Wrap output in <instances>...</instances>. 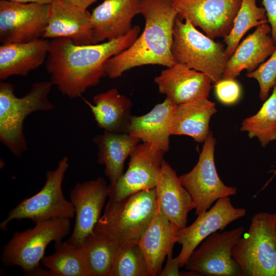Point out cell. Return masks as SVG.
Returning a JSON list of instances; mask_svg holds the SVG:
<instances>
[{
	"label": "cell",
	"instance_id": "6da1fadb",
	"mask_svg": "<svg viewBox=\"0 0 276 276\" xmlns=\"http://www.w3.org/2000/svg\"><path fill=\"white\" fill-rule=\"evenodd\" d=\"M135 26L125 35L103 43L78 45L66 38L49 40L45 67L51 82L70 98L80 97L105 76L104 64L112 56L128 48L139 36Z\"/></svg>",
	"mask_w": 276,
	"mask_h": 276
},
{
	"label": "cell",
	"instance_id": "7a4b0ae2",
	"mask_svg": "<svg viewBox=\"0 0 276 276\" xmlns=\"http://www.w3.org/2000/svg\"><path fill=\"white\" fill-rule=\"evenodd\" d=\"M140 14L145 20L141 35L127 49L104 64L106 76L114 79L132 68L146 65L169 67L176 62L171 52L177 12L173 0H141Z\"/></svg>",
	"mask_w": 276,
	"mask_h": 276
},
{
	"label": "cell",
	"instance_id": "3957f363",
	"mask_svg": "<svg viewBox=\"0 0 276 276\" xmlns=\"http://www.w3.org/2000/svg\"><path fill=\"white\" fill-rule=\"evenodd\" d=\"M53 83L43 81L33 84L23 97L14 94L13 84L0 83V141L11 153L20 156L27 150L24 122L30 114L54 108L48 96Z\"/></svg>",
	"mask_w": 276,
	"mask_h": 276
},
{
	"label": "cell",
	"instance_id": "277c9868",
	"mask_svg": "<svg viewBox=\"0 0 276 276\" xmlns=\"http://www.w3.org/2000/svg\"><path fill=\"white\" fill-rule=\"evenodd\" d=\"M156 211L155 189L144 190L121 199H109L94 232L118 245L139 240Z\"/></svg>",
	"mask_w": 276,
	"mask_h": 276
},
{
	"label": "cell",
	"instance_id": "5b68a950",
	"mask_svg": "<svg viewBox=\"0 0 276 276\" xmlns=\"http://www.w3.org/2000/svg\"><path fill=\"white\" fill-rule=\"evenodd\" d=\"M35 224L32 228L14 233L2 248L1 259L5 266H19L27 275H44L46 270L39 263L45 249L51 242L59 244L70 234V219L57 218Z\"/></svg>",
	"mask_w": 276,
	"mask_h": 276
},
{
	"label": "cell",
	"instance_id": "8992f818",
	"mask_svg": "<svg viewBox=\"0 0 276 276\" xmlns=\"http://www.w3.org/2000/svg\"><path fill=\"white\" fill-rule=\"evenodd\" d=\"M172 56L176 63L201 72L216 83L222 79L229 58L225 47L177 17L173 29Z\"/></svg>",
	"mask_w": 276,
	"mask_h": 276
},
{
	"label": "cell",
	"instance_id": "52a82bcc",
	"mask_svg": "<svg viewBox=\"0 0 276 276\" xmlns=\"http://www.w3.org/2000/svg\"><path fill=\"white\" fill-rule=\"evenodd\" d=\"M242 276H276V232L273 214L254 215L249 229L233 247Z\"/></svg>",
	"mask_w": 276,
	"mask_h": 276
},
{
	"label": "cell",
	"instance_id": "ba28073f",
	"mask_svg": "<svg viewBox=\"0 0 276 276\" xmlns=\"http://www.w3.org/2000/svg\"><path fill=\"white\" fill-rule=\"evenodd\" d=\"M69 159L64 156L54 170L45 174V183L35 195L23 199L10 211L6 219L0 224V229L7 231L8 225L14 220L27 219L35 223L57 218L72 219L75 210L64 197L62 189L65 173L69 167Z\"/></svg>",
	"mask_w": 276,
	"mask_h": 276
},
{
	"label": "cell",
	"instance_id": "9c48e42d",
	"mask_svg": "<svg viewBox=\"0 0 276 276\" xmlns=\"http://www.w3.org/2000/svg\"><path fill=\"white\" fill-rule=\"evenodd\" d=\"M216 144L210 131L197 164L190 172L179 177L193 199L197 215L206 211L219 199L237 194V188L225 185L217 173L214 161Z\"/></svg>",
	"mask_w": 276,
	"mask_h": 276
},
{
	"label": "cell",
	"instance_id": "30bf717a",
	"mask_svg": "<svg viewBox=\"0 0 276 276\" xmlns=\"http://www.w3.org/2000/svg\"><path fill=\"white\" fill-rule=\"evenodd\" d=\"M244 231L243 226H239L222 233H213L191 254L185 269L200 276H242L232 250Z\"/></svg>",
	"mask_w": 276,
	"mask_h": 276
},
{
	"label": "cell",
	"instance_id": "8fae6325",
	"mask_svg": "<svg viewBox=\"0 0 276 276\" xmlns=\"http://www.w3.org/2000/svg\"><path fill=\"white\" fill-rule=\"evenodd\" d=\"M51 5L0 1V42L25 43L42 38Z\"/></svg>",
	"mask_w": 276,
	"mask_h": 276
},
{
	"label": "cell",
	"instance_id": "7c38bea8",
	"mask_svg": "<svg viewBox=\"0 0 276 276\" xmlns=\"http://www.w3.org/2000/svg\"><path fill=\"white\" fill-rule=\"evenodd\" d=\"M242 0H173L177 17L188 19L212 39L231 32Z\"/></svg>",
	"mask_w": 276,
	"mask_h": 276
},
{
	"label": "cell",
	"instance_id": "4fadbf2b",
	"mask_svg": "<svg viewBox=\"0 0 276 276\" xmlns=\"http://www.w3.org/2000/svg\"><path fill=\"white\" fill-rule=\"evenodd\" d=\"M164 152L154 146L139 144L130 156L126 172L109 185V199L120 200L138 192L155 188Z\"/></svg>",
	"mask_w": 276,
	"mask_h": 276
},
{
	"label": "cell",
	"instance_id": "5bb4252c",
	"mask_svg": "<svg viewBox=\"0 0 276 276\" xmlns=\"http://www.w3.org/2000/svg\"><path fill=\"white\" fill-rule=\"evenodd\" d=\"M109 195V185L101 177L77 182L70 193V201L75 213V221L71 236L65 241L80 247L94 233L102 209Z\"/></svg>",
	"mask_w": 276,
	"mask_h": 276
},
{
	"label": "cell",
	"instance_id": "9a60e30c",
	"mask_svg": "<svg viewBox=\"0 0 276 276\" xmlns=\"http://www.w3.org/2000/svg\"><path fill=\"white\" fill-rule=\"evenodd\" d=\"M246 214L245 208L233 206L229 197H222L217 200L212 208L197 215L191 225L179 229L177 243L181 246L178 255L180 267H184L191 254L205 238L214 232L222 231Z\"/></svg>",
	"mask_w": 276,
	"mask_h": 276
},
{
	"label": "cell",
	"instance_id": "2e32d148",
	"mask_svg": "<svg viewBox=\"0 0 276 276\" xmlns=\"http://www.w3.org/2000/svg\"><path fill=\"white\" fill-rule=\"evenodd\" d=\"M154 81L159 92L175 105L208 98L213 82L206 75L177 63L163 70Z\"/></svg>",
	"mask_w": 276,
	"mask_h": 276
},
{
	"label": "cell",
	"instance_id": "e0dca14e",
	"mask_svg": "<svg viewBox=\"0 0 276 276\" xmlns=\"http://www.w3.org/2000/svg\"><path fill=\"white\" fill-rule=\"evenodd\" d=\"M45 39L66 38L75 44H93L91 13L82 10L69 0H57L51 5Z\"/></svg>",
	"mask_w": 276,
	"mask_h": 276
},
{
	"label": "cell",
	"instance_id": "ac0fdd59",
	"mask_svg": "<svg viewBox=\"0 0 276 276\" xmlns=\"http://www.w3.org/2000/svg\"><path fill=\"white\" fill-rule=\"evenodd\" d=\"M155 189L157 209L179 229L186 227L188 214L195 209V204L174 170L164 159Z\"/></svg>",
	"mask_w": 276,
	"mask_h": 276
},
{
	"label": "cell",
	"instance_id": "d6986e66",
	"mask_svg": "<svg viewBox=\"0 0 276 276\" xmlns=\"http://www.w3.org/2000/svg\"><path fill=\"white\" fill-rule=\"evenodd\" d=\"M141 0H105L91 13L93 44L125 35L132 29L133 17L140 14Z\"/></svg>",
	"mask_w": 276,
	"mask_h": 276
},
{
	"label": "cell",
	"instance_id": "ffe728a7",
	"mask_svg": "<svg viewBox=\"0 0 276 276\" xmlns=\"http://www.w3.org/2000/svg\"><path fill=\"white\" fill-rule=\"evenodd\" d=\"M271 28L267 23L257 27L237 47L229 58L222 79H234L244 70H255L276 49V44L269 35Z\"/></svg>",
	"mask_w": 276,
	"mask_h": 276
},
{
	"label": "cell",
	"instance_id": "44dd1931",
	"mask_svg": "<svg viewBox=\"0 0 276 276\" xmlns=\"http://www.w3.org/2000/svg\"><path fill=\"white\" fill-rule=\"evenodd\" d=\"M176 105L166 98L147 113L132 116L128 133L166 153L170 147L171 122Z\"/></svg>",
	"mask_w": 276,
	"mask_h": 276
},
{
	"label": "cell",
	"instance_id": "7402d4cb",
	"mask_svg": "<svg viewBox=\"0 0 276 276\" xmlns=\"http://www.w3.org/2000/svg\"><path fill=\"white\" fill-rule=\"evenodd\" d=\"M178 230L156 208L154 217L139 240L151 276L159 275L165 259L177 242Z\"/></svg>",
	"mask_w": 276,
	"mask_h": 276
},
{
	"label": "cell",
	"instance_id": "603a6c76",
	"mask_svg": "<svg viewBox=\"0 0 276 276\" xmlns=\"http://www.w3.org/2000/svg\"><path fill=\"white\" fill-rule=\"evenodd\" d=\"M49 50V40L43 38L25 43L2 44L0 79L27 75L45 61Z\"/></svg>",
	"mask_w": 276,
	"mask_h": 276
},
{
	"label": "cell",
	"instance_id": "cb8c5ba5",
	"mask_svg": "<svg viewBox=\"0 0 276 276\" xmlns=\"http://www.w3.org/2000/svg\"><path fill=\"white\" fill-rule=\"evenodd\" d=\"M89 107L98 126L104 131L128 133L132 103L116 88L99 94L93 98L94 104L84 100Z\"/></svg>",
	"mask_w": 276,
	"mask_h": 276
},
{
	"label": "cell",
	"instance_id": "d4e9b609",
	"mask_svg": "<svg viewBox=\"0 0 276 276\" xmlns=\"http://www.w3.org/2000/svg\"><path fill=\"white\" fill-rule=\"evenodd\" d=\"M216 112L215 103L208 98L177 105L172 116L171 134L187 135L196 142H204L210 132V119Z\"/></svg>",
	"mask_w": 276,
	"mask_h": 276
},
{
	"label": "cell",
	"instance_id": "484cf974",
	"mask_svg": "<svg viewBox=\"0 0 276 276\" xmlns=\"http://www.w3.org/2000/svg\"><path fill=\"white\" fill-rule=\"evenodd\" d=\"M93 141L98 146V162L105 166V174L110 183L123 175L124 165L141 141L128 133L104 131L95 136Z\"/></svg>",
	"mask_w": 276,
	"mask_h": 276
},
{
	"label": "cell",
	"instance_id": "4316f807",
	"mask_svg": "<svg viewBox=\"0 0 276 276\" xmlns=\"http://www.w3.org/2000/svg\"><path fill=\"white\" fill-rule=\"evenodd\" d=\"M55 248V252L41 261L52 275L90 276L81 247L65 241Z\"/></svg>",
	"mask_w": 276,
	"mask_h": 276
},
{
	"label": "cell",
	"instance_id": "83f0119b",
	"mask_svg": "<svg viewBox=\"0 0 276 276\" xmlns=\"http://www.w3.org/2000/svg\"><path fill=\"white\" fill-rule=\"evenodd\" d=\"M119 245L94 232L81 247L90 276H108Z\"/></svg>",
	"mask_w": 276,
	"mask_h": 276
},
{
	"label": "cell",
	"instance_id": "f1b7e54d",
	"mask_svg": "<svg viewBox=\"0 0 276 276\" xmlns=\"http://www.w3.org/2000/svg\"><path fill=\"white\" fill-rule=\"evenodd\" d=\"M240 130L250 139L257 137L262 147L276 140V82L258 112L243 120Z\"/></svg>",
	"mask_w": 276,
	"mask_h": 276
},
{
	"label": "cell",
	"instance_id": "f546056e",
	"mask_svg": "<svg viewBox=\"0 0 276 276\" xmlns=\"http://www.w3.org/2000/svg\"><path fill=\"white\" fill-rule=\"evenodd\" d=\"M267 22L265 9L258 7L256 0H242L233 27L229 33L223 38L226 56L231 57L249 30Z\"/></svg>",
	"mask_w": 276,
	"mask_h": 276
},
{
	"label": "cell",
	"instance_id": "4dcf8cb0",
	"mask_svg": "<svg viewBox=\"0 0 276 276\" xmlns=\"http://www.w3.org/2000/svg\"><path fill=\"white\" fill-rule=\"evenodd\" d=\"M108 276H151L139 240L119 245Z\"/></svg>",
	"mask_w": 276,
	"mask_h": 276
},
{
	"label": "cell",
	"instance_id": "1f68e13d",
	"mask_svg": "<svg viewBox=\"0 0 276 276\" xmlns=\"http://www.w3.org/2000/svg\"><path fill=\"white\" fill-rule=\"evenodd\" d=\"M247 76L258 81L260 87L259 97L261 100L265 101L276 82V49L267 61L254 71L248 72Z\"/></svg>",
	"mask_w": 276,
	"mask_h": 276
},
{
	"label": "cell",
	"instance_id": "d6a6232c",
	"mask_svg": "<svg viewBox=\"0 0 276 276\" xmlns=\"http://www.w3.org/2000/svg\"><path fill=\"white\" fill-rule=\"evenodd\" d=\"M215 92L218 100L223 104L236 103L241 95V88L234 79H222L215 83Z\"/></svg>",
	"mask_w": 276,
	"mask_h": 276
},
{
	"label": "cell",
	"instance_id": "836d02e7",
	"mask_svg": "<svg viewBox=\"0 0 276 276\" xmlns=\"http://www.w3.org/2000/svg\"><path fill=\"white\" fill-rule=\"evenodd\" d=\"M262 3L271 28V36L276 44V0H262Z\"/></svg>",
	"mask_w": 276,
	"mask_h": 276
},
{
	"label": "cell",
	"instance_id": "e575fe53",
	"mask_svg": "<svg viewBox=\"0 0 276 276\" xmlns=\"http://www.w3.org/2000/svg\"><path fill=\"white\" fill-rule=\"evenodd\" d=\"M180 259L177 256L173 258L172 252L169 253L167 256L166 264L162 269L159 276H180Z\"/></svg>",
	"mask_w": 276,
	"mask_h": 276
},
{
	"label": "cell",
	"instance_id": "d590c367",
	"mask_svg": "<svg viewBox=\"0 0 276 276\" xmlns=\"http://www.w3.org/2000/svg\"><path fill=\"white\" fill-rule=\"evenodd\" d=\"M72 4L82 10L87 9L97 0H69Z\"/></svg>",
	"mask_w": 276,
	"mask_h": 276
},
{
	"label": "cell",
	"instance_id": "8d00e7d4",
	"mask_svg": "<svg viewBox=\"0 0 276 276\" xmlns=\"http://www.w3.org/2000/svg\"><path fill=\"white\" fill-rule=\"evenodd\" d=\"M22 3H35L40 5H51L57 0H9Z\"/></svg>",
	"mask_w": 276,
	"mask_h": 276
},
{
	"label": "cell",
	"instance_id": "74e56055",
	"mask_svg": "<svg viewBox=\"0 0 276 276\" xmlns=\"http://www.w3.org/2000/svg\"><path fill=\"white\" fill-rule=\"evenodd\" d=\"M274 220V223H275V229L276 232V212L273 214Z\"/></svg>",
	"mask_w": 276,
	"mask_h": 276
}]
</instances>
